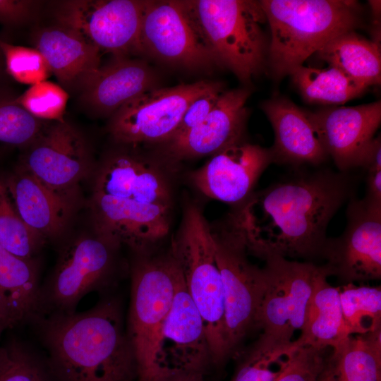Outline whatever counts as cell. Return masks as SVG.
Wrapping results in <instances>:
<instances>
[{"label":"cell","mask_w":381,"mask_h":381,"mask_svg":"<svg viewBox=\"0 0 381 381\" xmlns=\"http://www.w3.org/2000/svg\"><path fill=\"white\" fill-rule=\"evenodd\" d=\"M346 172L324 169L297 174L253 192L225 222L248 253L309 260L321 258L329 222L350 198Z\"/></svg>","instance_id":"1"},{"label":"cell","mask_w":381,"mask_h":381,"mask_svg":"<svg viewBox=\"0 0 381 381\" xmlns=\"http://www.w3.org/2000/svg\"><path fill=\"white\" fill-rule=\"evenodd\" d=\"M30 323L57 381L137 379L135 357L117 298H102L83 312L36 316Z\"/></svg>","instance_id":"2"},{"label":"cell","mask_w":381,"mask_h":381,"mask_svg":"<svg viewBox=\"0 0 381 381\" xmlns=\"http://www.w3.org/2000/svg\"><path fill=\"white\" fill-rule=\"evenodd\" d=\"M270 28L267 70L279 80L337 36L361 25L351 0H262Z\"/></svg>","instance_id":"3"},{"label":"cell","mask_w":381,"mask_h":381,"mask_svg":"<svg viewBox=\"0 0 381 381\" xmlns=\"http://www.w3.org/2000/svg\"><path fill=\"white\" fill-rule=\"evenodd\" d=\"M220 66L243 83L267 70L269 38L259 3L244 0L181 1Z\"/></svg>","instance_id":"4"},{"label":"cell","mask_w":381,"mask_h":381,"mask_svg":"<svg viewBox=\"0 0 381 381\" xmlns=\"http://www.w3.org/2000/svg\"><path fill=\"white\" fill-rule=\"evenodd\" d=\"M170 250L181 269L186 289L202 319L212 363L229 357L226 340L224 295L212 228L193 202L183 207Z\"/></svg>","instance_id":"5"},{"label":"cell","mask_w":381,"mask_h":381,"mask_svg":"<svg viewBox=\"0 0 381 381\" xmlns=\"http://www.w3.org/2000/svg\"><path fill=\"white\" fill-rule=\"evenodd\" d=\"M131 270V301L126 332L137 365L138 381H157L155 354L182 273L170 248L136 253Z\"/></svg>","instance_id":"6"},{"label":"cell","mask_w":381,"mask_h":381,"mask_svg":"<svg viewBox=\"0 0 381 381\" xmlns=\"http://www.w3.org/2000/svg\"><path fill=\"white\" fill-rule=\"evenodd\" d=\"M264 260L267 285L256 320L262 332L253 345L286 356L294 332L303 327L321 268L312 262L277 255Z\"/></svg>","instance_id":"7"},{"label":"cell","mask_w":381,"mask_h":381,"mask_svg":"<svg viewBox=\"0 0 381 381\" xmlns=\"http://www.w3.org/2000/svg\"><path fill=\"white\" fill-rule=\"evenodd\" d=\"M95 172L90 198L101 207L126 214H143L154 205L173 207L168 167L162 161L126 147L105 155Z\"/></svg>","instance_id":"8"},{"label":"cell","mask_w":381,"mask_h":381,"mask_svg":"<svg viewBox=\"0 0 381 381\" xmlns=\"http://www.w3.org/2000/svg\"><path fill=\"white\" fill-rule=\"evenodd\" d=\"M116 250L96 234L68 241L61 249L52 274L40 286L36 316L75 312L85 296L104 289Z\"/></svg>","instance_id":"9"},{"label":"cell","mask_w":381,"mask_h":381,"mask_svg":"<svg viewBox=\"0 0 381 381\" xmlns=\"http://www.w3.org/2000/svg\"><path fill=\"white\" fill-rule=\"evenodd\" d=\"M212 234L224 286L226 340L231 356L256 327L267 276L264 267L249 261L243 242L225 222L217 229L212 228Z\"/></svg>","instance_id":"10"},{"label":"cell","mask_w":381,"mask_h":381,"mask_svg":"<svg viewBox=\"0 0 381 381\" xmlns=\"http://www.w3.org/2000/svg\"><path fill=\"white\" fill-rule=\"evenodd\" d=\"M217 83L200 80L146 92L110 116L108 131L123 146L164 143L174 135L192 102Z\"/></svg>","instance_id":"11"},{"label":"cell","mask_w":381,"mask_h":381,"mask_svg":"<svg viewBox=\"0 0 381 381\" xmlns=\"http://www.w3.org/2000/svg\"><path fill=\"white\" fill-rule=\"evenodd\" d=\"M147 1L66 0L55 2L56 23L112 56L142 55L140 32Z\"/></svg>","instance_id":"12"},{"label":"cell","mask_w":381,"mask_h":381,"mask_svg":"<svg viewBox=\"0 0 381 381\" xmlns=\"http://www.w3.org/2000/svg\"><path fill=\"white\" fill-rule=\"evenodd\" d=\"M140 43L143 55L186 70L221 66L181 1H147Z\"/></svg>","instance_id":"13"},{"label":"cell","mask_w":381,"mask_h":381,"mask_svg":"<svg viewBox=\"0 0 381 381\" xmlns=\"http://www.w3.org/2000/svg\"><path fill=\"white\" fill-rule=\"evenodd\" d=\"M343 233L328 238L321 258L327 276L344 284L381 278V207L351 198Z\"/></svg>","instance_id":"14"},{"label":"cell","mask_w":381,"mask_h":381,"mask_svg":"<svg viewBox=\"0 0 381 381\" xmlns=\"http://www.w3.org/2000/svg\"><path fill=\"white\" fill-rule=\"evenodd\" d=\"M18 167L47 186L75 190L94 169L90 145L83 134L67 122H49L21 155Z\"/></svg>","instance_id":"15"},{"label":"cell","mask_w":381,"mask_h":381,"mask_svg":"<svg viewBox=\"0 0 381 381\" xmlns=\"http://www.w3.org/2000/svg\"><path fill=\"white\" fill-rule=\"evenodd\" d=\"M212 356L204 323L180 279L155 354L157 381L175 375L204 373Z\"/></svg>","instance_id":"16"},{"label":"cell","mask_w":381,"mask_h":381,"mask_svg":"<svg viewBox=\"0 0 381 381\" xmlns=\"http://www.w3.org/2000/svg\"><path fill=\"white\" fill-rule=\"evenodd\" d=\"M272 162L270 148L242 140L212 155L190 173L189 180L205 195L238 205L253 193L260 176Z\"/></svg>","instance_id":"17"},{"label":"cell","mask_w":381,"mask_h":381,"mask_svg":"<svg viewBox=\"0 0 381 381\" xmlns=\"http://www.w3.org/2000/svg\"><path fill=\"white\" fill-rule=\"evenodd\" d=\"M250 95L246 87L225 90L203 121L161 144L162 161L169 167L182 160L212 156L242 140Z\"/></svg>","instance_id":"18"},{"label":"cell","mask_w":381,"mask_h":381,"mask_svg":"<svg viewBox=\"0 0 381 381\" xmlns=\"http://www.w3.org/2000/svg\"><path fill=\"white\" fill-rule=\"evenodd\" d=\"M327 155L341 172L361 167L381 121V102L306 111Z\"/></svg>","instance_id":"19"},{"label":"cell","mask_w":381,"mask_h":381,"mask_svg":"<svg viewBox=\"0 0 381 381\" xmlns=\"http://www.w3.org/2000/svg\"><path fill=\"white\" fill-rule=\"evenodd\" d=\"M158 77L145 61L112 56L78 93L80 104L94 116H111L127 102L157 87Z\"/></svg>","instance_id":"20"},{"label":"cell","mask_w":381,"mask_h":381,"mask_svg":"<svg viewBox=\"0 0 381 381\" xmlns=\"http://www.w3.org/2000/svg\"><path fill=\"white\" fill-rule=\"evenodd\" d=\"M32 42L68 93L78 95L101 66V52L77 32L60 24L36 30Z\"/></svg>","instance_id":"21"},{"label":"cell","mask_w":381,"mask_h":381,"mask_svg":"<svg viewBox=\"0 0 381 381\" xmlns=\"http://www.w3.org/2000/svg\"><path fill=\"white\" fill-rule=\"evenodd\" d=\"M7 176L20 216L29 229L44 241L59 236L76 205V190H56L18 167Z\"/></svg>","instance_id":"22"},{"label":"cell","mask_w":381,"mask_h":381,"mask_svg":"<svg viewBox=\"0 0 381 381\" xmlns=\"http://www.w3.org/2000/svg\"><path fill=\"white\" fill-rule=\"evenodd\" d=\"M261 107L274 131V142L270 148L273 162L318 165L327 159V155L306 111L282 97L266 100Z\"/></svg>","instance_id":"23"},{"label":"cell","mask_w":381,"mask_h":381,"mask_svg":"<svg viewBox=\"0 0 381 381\" xmlns=\"http://www.w3.org/2000/svg\"><path fill=\"white\" fill-rule=\"evenodd\" d=\"M320 266L321 271L305 324L299 337L292 341L289 351L301 347L334 349L349 337L343 320L339 287L333 286L327 282V274Z\"/></svg>","instance_id":"24"},{"label":"cell","mask_w":381,"mask_h":381,"mask_svg":"<svg viewBox=\"0 0 381 381\" xmlns=\"http://www.w3.org/2000/svg\"><path fill=\"white\" fill-rule=\"evenodd\" d=\"M40 286L37 258H20L0 245V302L16 325L36 316Z\"/></svg>","instance_id":"25"},{"label":"cell","mask_w":381,"mask_h":381,"mask_svg":"<svg viewBox=\"0 0 381 381\" xmlns=\"http://www.w3.org/2000/svg\"><path fill=\"white\" fill-rule=\"evenodd\" d=\"M316 54L320 59L367 87L380 83V45L355 30L333 38Z\"/></svg>","instance_id":"26"},{"label":"cell","mask_w":381,"mask_h":381,"mask_svg":"<svg viewBox=\"0 0 381 381\" xmlns=\"http://www.w3.org/2000/svg\"><path fill=\"white\" fill-rule=\"evenodd\" d=\"M338 381H381V328L351 335L332 351Z\"/></svg>","instance_id":"27"},{"label":"cell","mask_w":381,"mask_h":381,"mask_svg":"<svg viewBox=\"0 0 381 381\" xmlns=\"http://www.w3.org/2000/svg\"><path fill=\"white\" fill-rule=\"evenodd\" d=\"M303 98L309 103L337 106L359 97L368 87L334 66H301L290 75Z\"/></svg>","instance_id":"28"},{"label":"cell","mask_w":381,"mask_h":381,"mask_svg":"<svg viewBox=\"0 0 381 381\" xmlns=\"http://www.w3.org/2000/svg\"><path fill=\"white\" fill-rule=\"evenodd\" d=\"M45 241L23 221L11 193L7 174H0V245L23 259H35Z\"/></svg>","instance_id":"29"},{"label":"cell","mask_w":381,"mask_h":381,"mask_svg":"<svg viewBox=\"0 0 381 381\" xmlns=\"http://www.w3.org/2000/svg\"><path fill=\"white\" fill-rule=\"evenodd\" d=\"M339 287L343 320L349 336L365 334L381 328L380 286L349 283Z\"/></svg>","instance_id":"30"},{"label":"cell","mask_w":381,"mask_h":381,"mask_svg":"<svg viewBox=\"0 0 381 381\" xmlns=\"http://www.w3.org/2000/svg\"><path fill=\"white\" fill-rule=\"evenodd\" d=\"M16 97L0 90V143L25 149L50 121L32 116L16 101Z\"/></svg>","instance_id":"31"},{"label":"cell","mask_w":381,"mask_h":381,"mask_svg":"<svg viewBox=\"0 0 381 381\" xmlns=\"http://www.w3.org/2000/svg\"><path fill=\"white\" fill-rule=\"evenodd\" d=\"M0 381H57L46 358L16 339L4 345Z\"/></svg>","instance_id":"32"},{"label":"cell","mask_w":381,"mask_h":381,"mask_svg":"<svg viewBox=\"0 0 381 381\" xmlns=\"http://www.w3.org/2000/svg\"><path fill=\"white\" fill-rule=\"evenodd\" d=\"M68 93L60 85L42 81L30 85L16 101L34 117L45 121H63Z\"/></svg>","instance_id":"33"},{"label":"cell","mask_w":381,"mask_h":381,"mask_svg":"<svg viewBox=\"0 0 381 381\" xmlns=\"http://www.w3.org/2000/svg\"><path fill=\"white\" fill-rule=\"evenodd\" d=\"M5 70L17 82L32 85L52 74L43 56L36 49L13 45L0 39Z\"/></svg>","instance_id":"34"},{"label":"cell","mask_w":381,"mask_h":381,"mask_svg":"<svg viewBox=\"0 0 381 381\" xmlns=\"http://www.w3.org/2000/svg\"><path fill=\"white\" fill-rule=\"evenodd\" d=\"M332 349L301 347L289 351L275 381H319L328 365Z\"/></svg>","instance_id":"35"},{"label":"cell","mask_w":381,"mask_h":381,"mask_svg":"<svg viewBox=\"0 0 381 381\" xmlns=\"http://www.w3.org/2000/svg\"><path fill=\"white\" fill-rule=\"evenodd\" d=\"M285 357L262 351L252 345L244 353L230 381H275Z\"/></svg>","instance_id":"36"},{"label":"cell","mask_w":381,"mask_h":381,"mask_svg":"<svg viewBox=\"0 0 381 381\" xmlns=\"http://www.w3.org/2000/svg\"><path fill=\"white\" fill-rule=\"evenodd\" d=\"M224 91L223 84L217 81L214 87L193 101L186 109L176 131L170 139L185 133L203 121Z\"/></svg>","instance_id":"37"},{"label":"cell","mask_w":381,"mask_h":381,"mask_svg":"<svg viewBox=\"0 0 381 381\" xmlns=\"http://www.w3.org/2000/svg\"><path fill=\"white\" fill-rule=\"evenodd\" d=\"M366 171V195L369 204L381 207V139H373L361 164Z\"/></svg>","instance_id":"38"},{"label":"cell","mask_w":381,"mask_h":381,"mask_svg":"<svg viewBox=\"0 0 381 381\" xmlns=\"http://www.w3.org/2000/svg\"><path fill=\"white\" fill-rule=\"evenodd\" d=\"M44 1L36 0H0V23L18 27L35 20Z\"/></svg>","instance_id":"39"},{"label":"cell","mask_w":381,"mask_h":381,"mask_svg":"<svg viewBox=\"0 0 381 381\" xmlns=\"http://www.w3.org/2000/svg\"><path fill=\"white\" fill-rule=\"evenodd\" d=\"M16 326L8 308L0 302V336L7 329Z\"/></svg>","instance_id":"40"},{"label":"cell","mask_w":381,"mask_h":381,"mask_svg":"<svg viewBox=\"0 0 381 381\" xmlns=\"http://www.w3.org/2000/svg\"><path fill=\"white\" fill-rule=\"evenodd\" d=\"M164 381H204L203 373L189 372L175 375Z\"/></svg>","instance_id":"41"},{"label":"cell","mask_w":381,"mask_h":381,"mask_svg":"<svg viewBox=\"0 0 381 381\" xmlns=\"http://www.w3.org/2000/svg\"><path fill=\"white\" fill-rule=\"evenodd\" d=\"M319 381H338L332 362V353L327 367Z\"/></svg>","instance_id":"42"},{"label":"cell","mask_w":381,"mask_h":381,"mask_svg":"<svg viewBox=\"0 0 381 381\" xmlns=\"http://www.w3.org/2000/svg\"><path fill=\"white\" fill-rule=\"evenodd\" d=\"M4 69H5V66H4V57L0 50V80L3 76V72Z\"/></svg>","instance_id":"43"},{"label":"cell","mask_w":381,"mask_h":381,"mask_svg":"<svg viewBox=\"0 0 381 381\" xmlns=\"http://www.w3.org/2000/svg\"><path fill=\"white\" fill-rule=\"evenodd\" d=\"M8 148V146L0 145V159L2 158L3 156H4Z\"/></svg>","instance_id":"44"},{"label":"cell","mask_w":381,"mask_h":381,"mask_svg":"<svg viewBox=\"0 0 381 381\" xmlns=\"http://www.w3.org/2000/svg\"><path fill=\"white\" fill-rule=\"evenodd\" d=\"M4 355V346H0V366L3 361Z\"/></svg>","instance_id":"45"}]
</instances>
